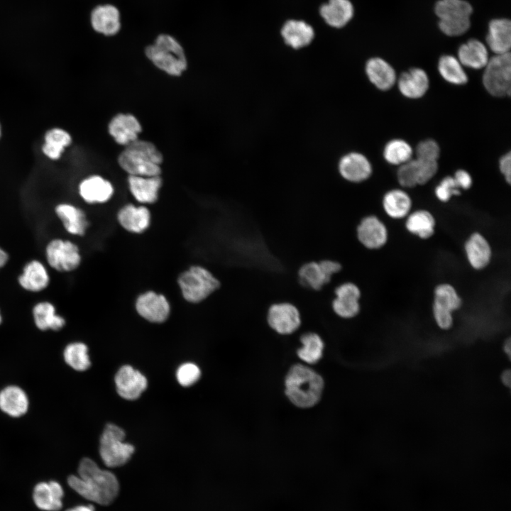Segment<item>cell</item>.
<instances>
[{
	"instance_id": "2",
	"label": "cell",
	"mask_w": 511,
	"mask_h": 511,
	"mask_svg": "<svg viewBox=\"0 0 511 511\" xmlns=\"http://www.w3.org/2000/svg\"><path fill=\"white\" fill-rule=\"evenodd\" d=\"M285 394L295 406L309 408L319 401L324 380L321 375L309 367L296 364L288 370L285 380Z\"/></svg>"
},
{
	"instance_id": "20",
	"label": "cell",
	"mask_w": 511,
	"mask_h": 511,
	"mask_svg": "<svg viewBox=\"0 0 511 511\" xmlns=\"http://www.w3.org/2000/svg\"><path fill=\"white\" fill-rule=\"evenodd\" d=\"M64 490L56 480L40 482L33 492V500L35 506L43 511H58L62 506Z\"/></svg>"
},
{
	"instance_id": "35",
	"label": "cell",
	"mask_w": 511,
	"mask_h": 511,
	"mask_svg": "<svg viewBox=\"0 0 511 511\" xmlns=\"http://www.w3.org/2000/svg\"><path fill=\"white\" fill-rule=\"evenodd\" d=\"M21 286L26 290L38 292L49 283V276L44 265L38 260H32L23 268L18 278Z\"/></svg>"
},
{
	"instance_id": "39",
	"label": "cell",
	"mask_w": 511,
	"mask_h": 511,
	"mask_svg": "<svg viewBox=\"0 0 511 511\" xmlns=\"http://www.w3.org/2000/svg\"><path fill=\"white\" fill-rule=\"evenodd\" d=\"M462 302V299L458 291L450 283H439L434 289L433 303L453 313L461 307Z\"/></svg>"
},
{
	"instance_id": "49",
	"label": "cell",
	"mask_w": 511,
	"mask_h": 511,
	"mask_svg": "<svg viewBox=\"0 0 511 511\" xmlns=\"http://www.w3.org/2000/svg\"><path fill=\"white\" fill-rule=\"evenodd\" d=\"M500 172L504 176L505 181L510 184L511 182V154L510 152L502 155L499 161Z\"/></svg>"
},
{
	"instance_id": "45",
	"label": "cell",
	"mask_w": 511,
	"mask_h": 511,
	"mask_svg": "<svg viewBox=\"0 0 511 511\" xmlns=\"http://www.w3.org/2000/svg\"><path fill=\"white\" fill-rule=\"evenodd\" d=\"M418 185L427 183L438 170L437 161L414 159Z\"/></svg>"
},
{
	"instance_id": "40",
	"label": "cell",
	"mask_w": 511,
	"mask_h": 511,
	"mask_svg": "<svg viewBox=\"0 0 511 511\" xmlns=\"http://www.w3.org/2000/svg\"><path fill=\"white\" fill-rule=\"evenodd\" d=\"M63 358L70 367L77 371H84L91 366L88 348L81 342L69 344L64 349Z\"/></svg>"
},
{
	"instance_id": "11",
	"label": "cell",
	"mask_w": 511,
	"mask_h": 511,
	"mask_svg": "<svg viewBox=\"0 0 511 511\" xmlns=\"http://www.w3.org/2000/svg\"><path fill=\"white\" fill-rule=\"evenodd\" d=\"M358 244L366 250L376 251L385 246L389 233L385 223L375 214L362 216L355 227Z\"/></svg>"
},
{
	"instance_id": "55",
	"label": "cell",
	"mask_w": 511,
	"mask_h": 511,
	"mask_svg": "<svg viewBox=\"0 0 511 511\" xmlns=\"http://www.w3.org/2000/svg\"><path fill=\"white\" fill-rule=\"evenodd\" d=\"M1 314H0V324H1Z\"/></svg>"
},
{
	"instance_id": "17",
	"label": "cell",
	"mask_w": 511,
	"mask_h": 511,
	"mask_svg": "<svg viewBox=\"0 0 511 511\" xmlns=\"http://www.w3.org/2000/svg\"><path fill=\"white\" fill-rule=\"evenodd\" d=\"M136 308L142 317L151 322H163L170 314V304L165 297L152 291L138 297Z\"/></svg>"
},
{
	"instance_id": "50",
	"label": "cell",
	"mask_w": 511,
	"mask_h": 511,
	"mask_svg": "<svg viewBox=\"0 0 511 511\" xmlns=\"http://www.w3.org/2000/svg\"><path fill=\"white\" fill-rule=\"evenodd\" d=\"M501 382L502 384L507 387H510V383H511V373L510 369L505 370L502 373L500 376Z\"/></svg>"
},
{
	"instance_id": "29",
	"label": "cell",
	"mask_w": 511,
	"mask_h": 511,
	"mask_svg": "<svg viewBox=\"0 0 511 511\" xmlns=\"http://www.w3.org/2000/svg\"><path fill=\"white\" fill-rule=\"evenodd\" d=\"M128 182L131 192L138 202L153 203L158 199V192L162 185L160 175H129Z\"/></svg>"
},
{
	"instance_id": "52",
	"label": "cell",
	"mask_w": 511,
	"mask_h": 511,
	"mask_svg": "<svg viewBox=\"0 0 511 511\" xmlns=\"http://www.w3.org/2000/svg\"><path fill=\"white\" fill-rule=\"evenodd\" d=\"M510 348H511V341H510V338L508 337L504 341V344L502 345V349H503L504 353L507 356V357L509 358H510V353H511Z\"/></svg>"
},
{
	"instance_id": "18",
	"label": "cell",
	"mask_w": 511,
	"mask_h": 511,
	"mask_svg": "<svg viewBox=\"0 0 511 511\" xmlns=\"http://www.w3.org/2000/svg\"><path fill=\"white\" fill-rule=\"evenodd\" d=\"M109 133L119 145H128L138 139L142 128L136 116L131 114H118L110 121Z\"/></svg>"
},
{
	"instance_id": "48",
	"label": "cell",
	"mask_w": 511,
	"mask_h": 511,
	"mask_svg": "<svg viewBox=\"0 0 511 511\" xmlns=\"http://www.w3.org/2000/svg\"><path fill=\"white\" fill-rule=\"evenodd\" d=\"M454 178L460 189L466 190L471 187L473 180L471 175L464 170H458Z\"/></svg>"
},
{
	"instance_id": "26",
	"label": "cell",
	"mask_w": 511,
	"mask_h": 511,
	"mask_svg": "<svg viewBox=\"0 0 511 511\" xmlns=\"http://www.w3.org/2000/svg\"><path fill=\"white\" fill-rule=\"evenodd\" d=\"M79 192L87 203H103L111 197L114 188L107 180L99 175H92L80 182Z\"/></svg>"
},
{
	"instance_id": "22",
	"label": "cell",
	"mask_w": 511,
	"mask_h": 511,
	"mask_svg": "<svg viewBox=\"0 0 511 511\" xmlns=\"http://www.w3.org/2000/svg\"><path fill=\"white\" fill-rule=\"evenodd\" d=\"M397 85L400 92L405 97L418 99L422 97L427 92L429 79L424 70L414 67L400 76Z\"/></svg>"
},
{
	"instance_id": "34",
	"label": "cell",
	"mask_w": 511,
	"mask_h": 511,
	"mask_svg": "<svg viewBox=\"0 0 511 511\" xmlns=\"http://www.w3.org/2000/svg\"><path fill=\"white\" fill-rule=\"evenodd\" d=\"M55 212L69 233L78 236L84 234L88 221L80 209L68 204H60L56 207Z\"/></svg>"
},
{
	"instance_id": "4",
	"label": "cell",
	"mask_w": 511,
	"mask_h": 511,
	"mask_svg": "<svg viewBox=\"0 0 511 511\" xmlns=\"http://www.w3.org/2000/svg\"><path fill=\"white\" fill-rule=\"evenodd\" d=\"M146 57L160 70L171 76H180L187 69V61L183 48L172 36L159 35L146 47Z\"/></svg>"
},
{
	"instance_id": "6",
	"label": "cell",
	"mask_w": 511,
	"mask_h": 511,
	"mask_svg": "<svg viewBox=\"0 0 511 511\" xmlns=\"http://www.w3.org/2000/svg\"><path fill=\"white\" fill-rule=\"evenodd\" d=\"M178 283L184 298L193 303L204 300L221 285L211 272L201 266H192L184 272Z\"/></svg>"
},
{
	"instance_id": "23",
	"label": "cell",
	"mask_w": 511,
	"mask_h": 511,
	"mask_svg": "<svg viewBox=\"0 0 511 511\" xmlns=\"http://www.w3.org/2000/svg\"><path fill=\"white\" fill-rule=\"evenodd\" d=\"M366 73L370 82L380 90L390 89L397 81L394 68L386 60L379 57H371L367 61Z\"/></svg>"
},
{
	"instance_id": "42",
	"label": "cell",
	"mask_w": 511,
	"mask_h": 511,
	"mask_svg": "<svg viewBox=\"0 0 511 511\" xmlns=\"http://www.w3.org/2000/svg\"><path fill=\"white\" fill-rule=\"evenodd\" d=\"M461 194V189L457 185L454 177L446 176L436 186L434 194L441 202H449L454 196Z\"/></svg>"
},
{
	"instance_id": "46",
	"label": "cell",
	"mask_w": 511,
	"mask_h": 511,
	"mask_svg": "<svg viewBox=\"0 0 511 511\" xmlns=\"http://www.w3.org/2000/svg\"><path fill=\"white\" fill-rule=\"evenodd\" d=\"M415 153L417 159L437 161L440 154V148L435 141L427 139L419 143Z\"/></svg>"
},
{
	"instance_id": "28",
	"label": "cell",
	"mask_w": 511,
	"mask_h": 511,
	"mask_svg": "<svg viewBox=\"0 0 511 511\" xmlns=\"http://www.w3.org/2000/svg\"><path fill=\"white\" fill-rule=\"evenodd\" d=\"M297 278L302 287L314 292L321 291L331 281L318 260H310L302 263L297 270Z\"/></svg>"
},
{
	"instance_id": "1",
	"label": "cell",
	"mask_w": 511,
	"mask_h": 511,
	"mask_svg": "<svg viewBox=\"0 0 511 511\" xmlns=\"http://www.w3.org/2000/svg\"><path fill=\"white\" fill-rule=\"evenodd\" d=\"M67 483L85 499L104 505L110 504L119 490V481L115 475L101 470L89 458H84L80 461L78 476H70Z\"/></svg>"
},
{
	"instance_id": "47",
	"label": "cell",
	"mask_w": 511,
	"mask_h": 511,
	"mask_svg": "<svg viewBox=\"0 0 511 511\" xmlns=\"http://www.w3.org/2000/svg\"><path fill=\"white\" fill-rule=\"evenodd\" d=\"M432 315L436 324L443 330L450 329L454 324L453 312L432 303Z\"/></svg>"
},
{
	"instance_id": "13",
	"label": "cell",
	"mask_w": 511,
	"mask_h": 511,
	"mask_svg": "<svg viewBox=\"0 0 511 511\" xmlns=\"http://www.w3.org/2000/svg\"><path fill=\"white\" fill-rule=\"evenodd\" d=\"M318 14L326 26L339 30L352 21L355 8L351 0H326L318 7Z\"/></svg>"
},
{
	"instance_id": "44",
	"label": "cell",
	"mask_w": 511,
	"mask_h": 511,
	"mask_svg": "<svg viewBox=\"0 0 511 511\" xmlns=\"http://www.w3.org/2000/svg\"><path fill=\"white\" fill-rule=\"evenodd\" d=\"M200 374V370L197 365L192 363H186L178 368L176 376L177 381L181 385L188 387L199 380Z\"/></svg>"
},
{
	"instance_id": "41",
	"label": "cell",
	"mask_w": 511,
	"mask_h": 511,
	"mask_svg": "<svg viewBox=\"0 0 511 511\" xmlns=\"http://www.w3.org/2000/svg\"><path fill=\"white\" fill-rule=\"evenodd\" d=\"M413 150L411 145L402 139L390 141L385 146L383 156L390 164L401 165L412 159Z\"/></svg>"
},
{
	"instance_id": "38",
	"label": "cell",
	"mask_w": 511,
	"mask_h": 511,
	"mask_svg": "<svg viewBox=\"0 0 511 511\" xmlns=\"http://www.w3.org/2000/svg\"><path fill=\"white\" fill-rule=\"evenodd\" d=\"M438 70L442 78L451 84L461 85L468 82L463 66L458 58L453 55L441 56L438 62Z\"/></svg>"
},
{
	"instance_id": "32",
	"label": "cell",
	"mask_w": 511,
	"mask_h": 511,
	"mask_svg": "<svg viewBox=\"0 0 511 511\" xmlns=\"http://www.w3.org/2000/svg\"><path fill=\"white\" fill-rule=\"evenodd\" d=\"M150 215L148 209L143 206L135 207L128 204L120 209L118 220L127 231L141 233L149 226Z\"/></svg>"
},
{
	"instance_id": "9",
	"label": "cell",
	"mask_w": 511,
	"mask_h": 511,
	"mask_svg": "<svg viewBox=\"0 0 511 511\" xmlns=\"http://www.w3.org/2000/svg\"><path fill=\"white\" fill-rule=\"evenodd\" d=\"M265 320L268 326L280 335H290L297 331L302 323L299 307L292 302L281 300L267 308Z\"/></svg>"
},
{
	"instance_id": "16",
	"label": "cell",
	"mask_w": 511,
	"mask_h": 511,
	"mask_svg": "<svg viewBox=\"0 0 511 511\" xmlns=\"http://www.w3.org/2000/svg\"><path fill=\"white\" fill-rule=\"evenodd\" d=\"M464 252L470 266L476 270H482L491 262L493 249L488 240L481 233H471L464 243Z\"/></svg>"
},
{
	"instance_id": "7",
	"label": "cell",
	"mask_w": 511,
	"mask_h": 511,
	"mask_svg": "<svg viewBox=\"0 0 511 511\" xmlns=\"http://www.w3.org/2000/svg\"><path fill=\"white\" fill-rule=\"evenodd\" d=\"M124 431L114 424L105 427L100 438L99 454L104 464L117 467L125 464L134 452V447L123 442Z\"/></svg>"
},
{
	"instance_id": "54",
	"label": "cell",
	"mask_w": 511,
	"mask_h": 511,
	"mask_svg": "<svg viewBox=\"0 0 511 511\" xmlns=\"http://www.w3.org/2000/svg\"><path fill=\"white\" fill-rule=\"evenodd\" d=\"M1 134H2V128H1V125L0 123V138L1 137Z\"/></svg>"
},
{
	"instance_id": "10",
	"label": "cell",
	"mask_w": 511,
	"mask_h": 511,
	"mask_svg": "<svg viewBox=\"0 0 511 511\" xmlns=\"http://www.w3.org/2000/svg\"><path fill=\"white\" fill-rule=\"evenodd\" d=\"M331 309L334 314L343 319L356 317L361 310L362 290L359 285L351 280L341 282L333 290Z\"/></svg>"
},
{
	"instance_id": "3",
	"label": "cell",
	"mask_w": 511,
	"mask_h": 511,
	"mask_svg": "<svg viewBox=\"0 0 511 511\" xmlns=\"http://www.w3.org/2000/svg\"><path fill=\"white\" fill-rule=\"evenodd\" d=\"M163 160L153 143L139 139L126 145L118 158L120 167L133 176L160 175Z\"/></svg>"
},
{
	"instance_id": "25",
	"label": "cell",
	"mask_w": 511,
	"mask_h": 511,
	"mask_svg": "<svg viewBox=\"0 0 511 511\" xmlns=\"http://www.w3.org/2000/svg\"><path fill=\"white\" fill-rule=\"evenodd\" d=\"M29 407L26 392L16 385H9L0 391V410L11 417L25 414Z\"/></svg>"
},
{
	"instance_id": "12",
	"label": "cell",
	"mask_w": 511,
	"mask_h": 511,
	"mask_svg": "<svg viewBox=\"0 0 511 511\" xmlns=\"http://www.w3.org/2000/svg\"><path fill=\"white\" fill-rule=\"evenodd\" d=\"M49 265L58 271H71L78 267L81 258L78 247L69 241L55 239L46 247Z\"/></svg>"
},
{
	"instance_id": "15",
	"label": "cell",
	"mask_w": 511,
	"mask_h": 511,
	"mask_svg": "<svg viewBox=\"0 0 511 511\" xmlns=\"http://www.w3.org/2000/svg\"><path fill=\"white\" fill-rule=\"evenodd\" d=\"M115 383L118 394L129 400L138 398L148 385L146 378L128 365L122 366L118 370Z\"/></svg>"
},
{
	"instance_id": "24",
	"label": "cell",
	"mask_w": 511,
	"mask_h": 511,
	"mask_svg": "<svg viewBox=\"0 0 511 511\" xmlns=\"http://www.w3.org/2000/svg\"><path fill=\"white\" fill-rule=\"evenodd\" d=\"M91 23L97 32L107 36L114 35L121 28L119 11L111 4L98 6L92 12Z\"/></svg>"
},
{
	"instance_id": "43",
	"label": "cell",
	"mask_w": 511,
	"mask_h": 511,
	"mask_svg": "<svg viewBox=\"0 0 511 511\" xmlns=\"http://www.w3.org/2000/svg\"><path fill=\"white\" fill-rule=\"evenodd\" d=\"M397 177L402 187L412 188L418 185L414 159L400 165Z\"/></svg>"
},
{
	"instance_id": "36",
	"label": "cell",
	"mask_w": 511,
	"mask_h": 511,
	"mask_svg": "<svg viewBox=\"0 0 511 511\" xmlns=\"http://www.w3.org/2000/svg\"><path fill=\"white\" fill-rule=\"evenodd\" d=\"M36 326L43 331L52 329L57 331L65 324V320L56 314L55 307L50 302H42L37 304L33 310Z\"/></svg>"
},
{
	"instance_id": "31",
	"label": "cell",
	"mask_w": 511,
	"mask_h": 511,
	"mask_svg": "<svg viewBox=\"0 0 511 511\" xmlns=\"http://www.w3.org/2000/svg\"><path fill=\"white\" fill-rule=\"evenodd\" d=\"M405 226L411 234L422 239H428L435 233L436 219L429 211L417 209L407 216Z\"/></svg>"
},
{
	"instance_id": "19",
	"label": "cell",
	"mask_w": 511,
	"mask_h": 511,
	"mask_svg": "<svg viewBox=\"0 0 511 511\" xmlns=\"http://www.w3.org/2000/svg\"><path fill=\"white\" fill-rule=\"evenodd\" d=\"M339 171L345 180L352 183H360L370 177L373 169L365 155L359 153H350L340 160Z\"/></svg>"
},
{
	"instance_id": "21",
	"label": "cell",
	"mask_w": 511,
	"mask_h": 511,
	"mask_svg": "<svg viewBox=\"0 0 511 511\" xmlns=\"http://www.w3.org/2000/svg\"><path fill=\"white\" fill-rule=\"evenodd\" d=\"M487 48L495 55L510 53L511 48V22L508 18H497L488 23L485 38Z\"/></svg>"
},
{
	"instance_id": "30",
	"label": "cell",
	"mask_w": 511,
	"mask_h": 511,
	"mask_svg": "<svg viewBox=\"0 0 511 511\" xmlns=\"http://www.w3.org/2000/svg\"><path fill=\"white\" fill-rule=\"evenodd\" d=\"M384 212L392 219H405L412 211V201L407 192L392 189L385 193L382 199Z\"/></svg>"
},
{
	"instance_id": "27",
	"label": "cell",
	"mask_w": 511,
	"mask_h": 511,
	"mask_svg": "<svg viewBox=\"0 0 511 511\" xmlns=\"http://www.w3.org/2000/svg\"><path fill=\"white\" fill-rule=\"evenodd\" d=\"M457 58L463 67L475 70L482 69L485 67L490 58L488 48L478 39H469L459 46Z\"/></svg>"
},
{
	"instance_id": "14",
	"label": "cell",
	"mask_w": 511,
	"mask_h": 511,
	"mask_svg": "<svg viewBox=\"0 0 511 511\" xmlns=\"http://www.w3.org/2000/svg\"><path fill=\"white\" fill-rule=\"evenodd\" d=\"M280 35L286 45L299 50L312 43L316 32L309 23L302 19L290 18L282 24Z\"/></svg>"
},
{
	"instance_id": "37",
	"label": "cell",
	"mask_w": 511,
	"mask_h": 511,
	"mask_svg": "<svg viewBox=\"0 0 511 511\" xmlns=\"http://www.w3.org/2000/svg\"><path fill=\"white\" fill-rule=\"evenodd\" d=\"M302 347L297 350V356L304 362L314 364L318 362L322 357L324 350V342L316 332L307 331L300 337Z\"/></svg>"
},
{
	"instance_id": "51",
	"label": "cell",
	"mask_w": 511,
	"mask_h": 511,
	"mask_svg": "<svg viewBox=\"0 0 511 511\" xmlns=\"http://www.w3.org/2000/svg\"><path fill=\"white\" fill-rule=\"evenodd\" d=\"M65 511H94V509L92 505H82L71 507Z\"/></svg>"
},
{
	"instance_id": "8",
	"label": "cell",
	"mask_w": 511,
	"mask_h": 511,
	"mask_svg": "<svg viewBox=\"0 0 511 511\" xmlns=\"http://www.w3.org/2000/svg\"><path fill=\"white\" fill-rule=\"evenodd\" d=\"M483 83L492 96H510L511 91L510 53L495 55L484 67Z\"/></svg>"
},
{
	"instance_id": "53",
	"label": "cell",
	"mask_w": 511,
	"mask_h": 511,
	"mask_svg": "<svg viewBox=\"0 0 511 511\" xmlns=\"http://www.w3.org/2000/svg\"><path fill=\"white\" fill-rule=\"evenodd\" d=\"M8 258V254L0 248V268L6 263Z\"/></svg>"
},
{
	"instance_id": "5",
	"label": "cell",
	"mask_w": 511,
	"mask_h": 511,
	"mask_svg": "<svg viewBox=\"0 0 511 511\" xmlns=\"http://www.w3.org/2000/svg\"><path fill=\"white\" fill-rule=\"evenodd\" d=\"M473 11L466 0H439L434 6L439 28L450 37L460 36L468 31Z\"/></svg>"
},
{
	"instance_id": "33",
	"label": "cell",
	"mask_w": 511,
	"mask_h": 511,
	"mask_svg": "<svg viewBox=\"0 0 511 511\" xmlns=\"http://www.w3.org/2000/svg\"><path fill=\"white\" fill-rule=\"evenodd\" d=\"M71 143L72 137L69 132L62 128H52L45 133L42 152L48 158L57 160Z\"/></svg>"
}]
</instances>
